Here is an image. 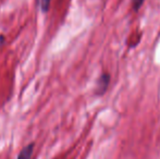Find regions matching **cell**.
<instances>
[{"instance_id":"4","label":"cell","mask_w":160,"mask_h":159,"mask_svg":"<svg viewBox=\"0 0 160 159\" xmlns=\"http://www.w3.org/2000/svg\"><path fill=\"white\" fill-rule=\"evenodd\" d=\"M145 0H133V9L135 11H138L139 8L142 7V4L144 3Z\"/></svg>"},{"instance_id":"3","label":"cell","mask_w":160,"mask_h":159,"mask_svg":"<svg viewBox=\"0 0 160 159\" xmlns=\"http://www.w3.org/2000/svg\"><path fill=\"white\" fill-rule=\"evenodd\" d=\"M50 1L51 0H40V7H42V12H47L50 6Z\"/></svg>"},{"instance_id":"1","label":"cell","mask_w":160,"mask_h":159,"mask_svg":"<svg viewBox=\"0 0 160 159\" xmlns=\"http://www.w3.org/2000/svg\"><path fill=\"white\" fill-rule=\"evenodd\" d=\"M34 152V143H31L28 146H25L21 151L20 155L18 156V159H32V155Z\"/></svg>"},{"instance_id":"2","label":"cell","mask_w":160,"mask_h":159,"mask_svg":"<svg viewBox=\"0 0 160 159\" xmlns=\"http://www.w3.org/2000/svg\"><path fill=\"white\" fill-rule=\"evenodd\" d=\"M108 84H109V75L103 74L98 82V88L97 89L99 91V93H103L106 91V88H107Z\"/></svg>"},{"instance_id":"5","label":"cell","mask_w":160,"mask_h":159,"mask_svg":"<svg viewBox=\"0 0 160 159\" xmlns=\"http://www.w3.org/2000/svg\"><path fill=\"white\" fill-rule=\"evenodd\" d=\"M3 42H4V37L2 36V35H0V46H1Z\"/></svg>"}]
</instances>
